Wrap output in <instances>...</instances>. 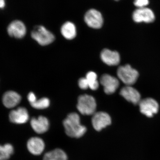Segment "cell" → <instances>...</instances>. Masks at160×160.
Here are the masks:
<instances>
[{"label": "cell", "instance_id": "obj_1", "mask_svg": "<svg viewBox=\"0 0 160 160\" xmlns=\"http://www.w3.org/2000/svg\"><path fill=\"white\" fill-rule=\"evenodd\" d=\"M63 126L66 134L70 137H82L86 132V127L80 123L79 116L75 112L68 115L63 121Z\"/></svg>", "mask_w": 160, "mask_h": 160}, {"label": "cell", "instance_id": "obj_2", "mask_svg": "<svg viewBox=\"0 0 160 160\" xmlns=\"http://www.w3.org/2000/svg\"><path fill=\"white\" fill-rule=\"evenodd\" d=\"M77 109L80 113L85 115H91L95 113L97 104L93 97L89 95H81L78 98Z\"/></svg>", "mask_w": 160, "mask_h": 160}, {"label": "cell", "instance_id": "obj_3", "mask_svg": "<svg viewBox=\"0 0 160 160\" xmlns=\"http://www.w3.org/2000/svg\"><path fill=\"white\" fill-rule=\"evenodd\" d=\"M31 37L41 46H46L51 44L54 40L52 33L42 26H37L31 32Z\"/></svg>", "mask_w": 160, "mask_h": 160}, {"label": "cell", "instance_id": "obj_4", "mask_svg": "<svg viewBox=\"0 0 160 160\" xmlns=\"http://www.w3.org/2000/svg\"><path fill=\"white\" fill-rule=\"evenodd\" d=\"M118 77L124 84L130 86L136 82L139 74L136 69L132 68L129 65L120 66L118 69Z\"/></svg>", "mask_w": 160, "mask_h": 160}, {"label": "cell", "instance_id": "obj_5", "mask_svg": "<svg viewBox=\"0 0 160 160\" xmlns=\"http://www.w3.org/2000/svg\"><path fill=\"white\" fill-rule=\"evenodd\" d=\"M85 22L90 28L100 29L102 26L103 18L101 12L95 9H90L86 12L84 17Z\"/></svg>", "mask_w": 160, "mask_h": 160}, {"label": "cell", "instance_id": "obj_6", "mask_svg": "<svg viewBox=\"0 0 160 160\" xmlns=\"http://www.w3.org/2000/svg\"><path fill=\"white\" fill-rule=\"evenodd\" d=\"M132 19L137 23H151L154 22L155 17L153 11L147 7L138 8L132 13Z\"/></svg>", "mask_w": 160, "mask_h": 160}, {"label": "cell", "instance_id": "obj_7", "mask_svg": "<svg viewBox=\"0 0 160 160\" xmlns=\"http://www.w3.org/2000/svg\"><path fill=\"white\" fill-rule=\"evenodd\" d=\"M139 104L141 112L148 117H152L158 111V104L157 101L151 98L141 100Z\"/></svg>", "mask_w": 160, "mask_h": 160}, {"label": "cell", "instance_id": "obj_8", "mask_svg": "<svg viewBox=\"0 0 160 160\" xmlns=\"http://www.w3.org/2000/svg\"><path fill=\"white\" fill-rule=\"evenodd\" d=\"M92 123L93 128L97 131H101L103 128L111 123V119L109 114L104 112H98L93 114Z\"/></svg>", "mask_w": 160, "mask_h": 160}, {"label": "cell", "instance_id": "obj_9", "mask_svg": "<svg viewBox=\"0 0 160 160\" xmlns=\"http://www.w3.org/2000/svg\"><path fill=\"white\" fill-rule=\"evenodd\" d=\"M100 82L104 87L105 93L107 94L114 93L119 86L118 80L109 74L103 75L100 79Z\"/></svg>", "mask_w": 160, "mask_h": 160}, {"label": "cell", "instance_id": "obj_10", "mask_svg": "<svg viewBox=\"0 0 160 160\" xmlns=\"http://www.w3.org/2000/svg\"><path fill=\"white\" fill-rule=\"evenodd\" d=\"M7 31L10 37L16 38H22L26 34V28L22 22L16 20L9 24Z\"/></svg>", "mask_w": 160, "mask_h": 160}, {"label": "cell", "instance_id": "obj_11", "mask_svg": "<svg viewBox=\"0 0 160 160\" xmlns=\"http://www.w3.org/2000/svg\"><path fill=\"white\" fill-rule=\"evenodd\" d=\"M9 118L10 122L15 124H24L29 120V113L24 107H19L10 112Z\"/></svg>", "mask_w": 160, "mask_h": 160}, {"label": "cell", "instance_id": "obj_12", "mask_svg": "<svg viewBox=\"0 0 160 160\" xmlns=\"http://www.w3.org/2000/svg\"><path fill=\"white\" fill-rule=\"evenodd\" d=\"M120 94L125 99L134 105L139 104L141 101L139 92L131 86L123 87L120 91Z\"/></svg>", "mask_w": 160, "mask_h": 160}, {"label": "cell", "instance_id": "obj_13", "mask_svg": "<svg viewBox=\"0 0 160 160\" xmlns=\"http://www.w3.org/2000/svg\"><path fill=\"white\" fill-rule=\"evenodd\" d=\"M32 128L37 133L42 134L47 131L49 129V120L44 116L38 117L36 118H32L30 121Z\"/></svg>", "mask_w": 160, "mask_h": 160}, {"label": "cell", "instance_id": "obj_14", "mask_svg": "<svg viewBox=\"0 0 160 160\" xmlns=\"http://www.w3.org/2000/svg\"><path fill=\"white\" fill-rule=\"evenodd\" d=\"M101 58L103 62L110 66H117L120 62L118 52L108 49H103L101 52Z\"/></svg>", "mask_w": 160, "mask_h": 160}, {"label": "cell", "instance_id": "obj_15", "mask_svg": "<svg viewBox=\"0 0 160 160\" xmlns=\"http://www.w3.org/2000/svg\"><path fill=\"white\" fill-rule=\"evenodd\" d=\"M28 150L32 154L39 155L42 154L45 149V143L40 138H32L28 141L27 144Z\"/></svg>", "mask_w": 160, "mask_h": 160}, {"label": "cell", "instance_id": "obj_16", "mask_svg": "<svg viewBox=\"0 0 160 160\" xmlns=\"http://www.w3.org/2000/svg\"><path fill=\"white\" fill-rule=\"evenodd\" d=\"M21 96L16 92L9 91L3 95V105L7 108H12L17 106L21 102Z\"/></svg>", "mask_w": 160, "mask_h": 160}, {"label": "cell", "instance_id": "obj_17", "mask_svg": "<svg viewBox=\"0 0 160 160\" xmlns=\"http://www.w3.org/2000/svg\"><path fill=\"white\" fill-rule=\"evenodd\" d=\"M61 33L65 38L72 40L75 38L77 34L76 28L73 23L66 22L62 26Z\"/></svg>", "mask_w": 160, "mask_h": 160}, {"label": "cell", "instance_id": "obj_18", "mask_svg": "<svg viewBox=\"0 0 160 160\" xmlns=\"http://www.w3.org/2000/svg\"><path fill=\"white\" fill-rule=\"evenodd\" d=\"M43 160H68V157L63 150L57 149L46 153Z\"/></svg>", "mask_w": 160, "mask_h": 160}, {"label": "cell", "instance_id": "obj_19", "mask_svg": "<svg viewBox=\"0 0 160 160\" xmlns=\"http://www.w3.org/2000/svg\"><path fill=\"white\" fill-rule=\"evenodd\" d=\"M14 152L13 146L11 144H6L4 146L0 145V160H7Z\"/></svg>", "mask_w": 160, "mask_h": 160}, {"label": "cell", "instance_id": "obj_20", "mask_svg": "<svg viewBox=\"0 0 160 160\" xmlns=\"http://www.w3.org/2000/svg\"><path fill=\"white\" fill-rule=\"evenodd\" d=\"M86 78L89 83V88L91 90H96L98 88L99 82L98 81L97 75L94 72H88L86 75Z\"/></svg>", "mask_w": 160, "mask_h": 160}, {"label": "cell", "instance_id": "obj_21", "mask_svg": "<svg viewBox=\"0 0 160 160\" xmlns=\"http://www.w3.org/2000/svg\"><path fill=\"white\" fill-rule=\"evenodd\" d=\"M33 108L38 109H42L48 108L50 105V101L46 98L37 100L34 102L30 104Z\"/></svg>", "mask_w": 160, "mask_h": 160}, {"label": "cell", "instance_id": "obj_22", "mask_svg": "<svg viewBox=\"0 0 160 160\" xmlns=\"http://www.w3.org/2000/svg\"><path fill=\"white\" fill-rule=\"evenodd\" d=\"M149 4V0H134V6L138 8L146 7Z\"/></svg>", "mask_w": 160, "mask_h": 160}, {"label": "cell", "instance_id": "obj_23", "mask_svg": "<svg viewBox=\"0 0 160 160\" xmlns=\"http://www.w3.org/2000/svg\"><path fill=\"white\" fill-rule=\"evenodd\" d=\"M80 88L82 89H87L89 88V83L86 78H81L78 81Z\"/></svg>", "mask_w": 160, "mask_h": 160}, {"label": "cell", "instance_id": "obj_24", "mask_svg": "<svg viewBox=\"0 0 160 160\" xmlns=\"http://www.w3.org/2000/svg\"><path fill=\"white\" fill-rule=\"evenodd\" d=\"M28 100L30 104L34 102L37 100V98L32 92H29L28 95Z\"/></svg>", "mask_w": 160, "mask_h": 160}, {"label": "cell", "instance_id": "obj_25", "mask_svg": "<svg viewBox=\"0 0 160 160\" xmlns=\"http://www.w3.org/2000/svg\"><path fill=\"white\" fill-rule=\"evenodd\" d=\"M5 0H0V9H2L5 6Z\"/></svg>", "mask_w": 160, "mask_h": 160}, {"label": "cell", "instance_id": "obj_26", "mask_svg": "<svg viewBox=\"0 0 160 160\" xmlns=\"http://www.w3.org/2000/svg\"><path fill=\"white\" fill-rule=\"evenodd\" d=\"M116 1H118V0H116Z\"/></svg>", "mask_w": 160, "mask_h": 160}]
</instances>
